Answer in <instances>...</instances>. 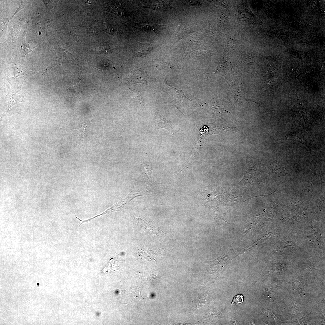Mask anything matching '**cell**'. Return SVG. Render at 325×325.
<instances>
[{"mask_svg": "<svg viewBox=\"0 0 325 325\" xmlns=\"http://www.w3.org/2000/svg\"><path fill=\"white\" fill-rule=\"evenodd\" d=\"M14 68L13 76L8 77L7 79L17 93H21V87L26 79L34 74L39 73V72L35 71L32 68L21 65L15 64Z\"/></svg>", "mask_w": 325, "mask_h": 325, "instance_id": "6da1fadb", "label": "cell"}, {"mask_svg": "<svg viewBox=\"0 0 325 325\" xmlns=\"http://www.w3.org/2000/svg\"><path fill=\"white\" fill-rule=\"evenodd\" d=\"M125 81L129 83H140L147 84L148 82V77L144 70L140 68L136 67L128 73Z\"/></svg>", "mask_w": 325, "mask_h": 325, "instance_id": "7a4b0ae2", "label": "cell"}, {"mask_svg": "<svg viewBox=\"0 0 325 325\" xmlns=\"http://www.w3.org/2000/svg\"><path fill=\"white\" fill-rule=\"evenodd\" d=\"M52 21L41 14H37L32 19L33 26L38 33L45 32V29L50 27Z\"/></svg>", "mask_w": 325, "mask_h": 325, "instance_id": "3957f363", "label": "cell"}, {"mask_svg": "<svg viewBox=\"0 0 325 325\" xmlns=\"http://www.w3.org/2000/svg\"><path fill=\"white\" fill-rule=\"evenodd\" d=\"M130 215L135 222L141 226L145 231L152 234H158L159 233L157 231L160 232L158 228L142 217L132 213H131Z\"/></svg>", "mask_w": 325, "mask_h": 325, "instance_id": "277c9868", "label": "cell"}, {"mask_svg": "<svg viewBox=\"0 0 325 325\" xmlns=\"http://www.w3.org/2000/svg\"><path fill=\"white\" fill-rule=\"evenodd\" d=\"M17 93L16 94L5 93V97L8 106V112L13 106L21 102H25L26 96L25 95Z\"/></svg>", "mask_w": 325, "mask_h": 325, "instance_id": "5b68a950", "label": "cell"}, {"mask_svg": "<svg viewBox=\"0 0 325 325\" xmlns=\"http://www.w3.org/2000/svg\"><path fill=\"white\" fill-rule=\"evenodd\" d=\"M153 117L157 128L166 129L173 134V130L167 120L158 113L154 114Z\"/></svg>", "mask_w": 325, "mask_h": 325, "instance_id": "8992f818", "label": "cell"}, {"mask_svg": "<svg viewBox=\"0 0 325 325\" xmlns=\"http://www.w3.org/2000/svg\"><path fill=\"white\" fill-rule=\"evenodd\" d=\"M141 27L143 29L146 31L153 32L155 33L159 32L166 27L165 26L159 25L152 23H144Z\"/></svg>", "mask_w": 325, "mask_h": 325, "instance_id": "52a82bcc", "label": "cell"}, {"mask_svg": "<svg viewBox=\"0 0 325 325\" xmlns=\"http://www.w3.org/2000/svg\"><path fill=\"white\" fill-rule=\"evenodd\" d=\"M136 51L138 55H144L153 49V46L149 43L139 44L136 47Z\"/></svg>", "mask_w": 325, "mask_h": 325, "instance_id": "ba28073f", "label": "cell"}, {"mask_svg": "<svg viewBox=\"0 0 325 325\" xmlns=\"http://www.w3.org/2000/svg\"><path fill=\"white\" fill-rule=\"evenodd\" d=\"M243 62L246 65H250L253 63L254 60V55L250 53L244 54L242 57Z\"/></svg>", "mask_w": 325, "mask_h": 325, "instance_id": "9c48e42d", "label": "cell"}, {"mask_svg": "<svg viewBox=\"0 0 325 325\" xmlns=\"http://www.w3.org/2000/svg\"><path fill=\"white\" fill-rule=\"evenodd\" d=\"M90 129L86 124H83L79 128L76 130L77 133L81 137H84L88 132Z\"/></svg>", "mask_w": 325, "mask_h": 325, "instance_id": "30bf717a", "label": "cell"}, {"mask_svg": "<svg viewBox=\"0 0 325 325\" xmlns=\"http://www.w3.org/2000/svg\"><path fill=\"white\" fill-rule=\"evenodd\" d=\"M244 301V298L242 294H239L234 296L231 305H238L242 304Z\"/></svg>", "mask_w": 325, "mask_h": 325, "instance_id": "8fae6325", "label": "cell"}, {"mask_svg": "<svg viewBox=\"0 0 325 325\" xmlns=\"http://www.w3.org/2000/svg\"><path fill=\"white\" fill-rule=\"evenodd\" d=\"M104 25L105 30L108 33L111 34H114L115 32V31L112 27L107 24L106 23H104Z\"/></svg>", "mask_w": 325, "mask_h": 325, "instance_id": "7c38bea8", "label": "cell"}, {"mask_svg": "<svg viewBox=\"0 0 325 325\" xmlns=\"http://www.w3.org/2000/svg\"><path fill=\"white\" fill-rule=\"evenodd\" d=\"M143 166L144 169L145 173L147 174L148 177L150 178V173L152 170V167L149 165H144Z\"/></svg>", "mask_w": 325, "mask_h": 325, "instance_id": "4fadbf2b", "label": "cell"}, {"mask_svg": "<svg viewBox=\"0 0 325 325\" xmlns=\"http://www.w3.org/2000/svg\"><path fill=\"white\" fill-rule=\"evenodd\" d=\"M228 18L225 16H223L220 18V23L222 25H227L228 23Z\"/></svg>", "mask_w": 325, "mask_h": 325, "instance_id": "5bb4252c", "label": "cell"}, {"mask_svg": "<svg viewBox=\"0 0 325 325\" xmlns=\"http://www.w3.org/2000/svg\"><path fill=\"white\" fill-rule=\"evenodd\" d=\"M157 277V276L156 275L153 274H149V276H148V278L151 280L156 279Z\"/></svg>", "mask_w": 325, "mask_h": 325, "instance_id": "9a60e30c", "label": "cell"}, {"mask_svg": "<svg viewBox=\"0 0 325 325\" xmlns=\"http://www.w3.org/2000/svg\"><path fill=\"white\" fill-rule=\"evenodd\" d=\"M314 5H314V4H313V6H314Z\"/></svg>", "mask_w": 325, "mask_h": 325, "instance_id": "2e32d148", "label": "cell"}]
</instances>
